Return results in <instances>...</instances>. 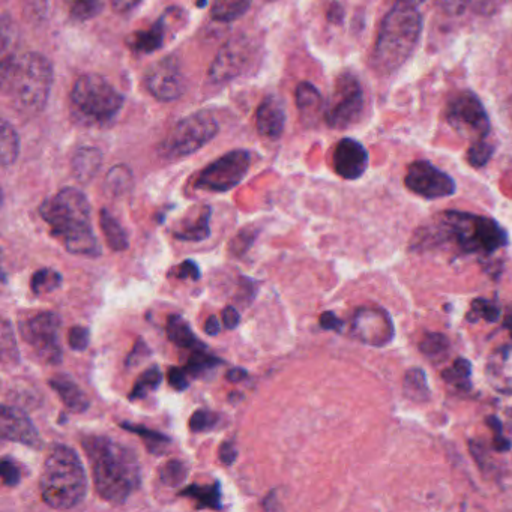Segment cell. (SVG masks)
Masks as SVG:
<instances>
[{
    "label": "cell",
    "instance_id": "obj_1",
    "mask_svg": "<svg viewBox=\"0 0 512 512\" xmlns=\"http://www.w3.org/2000/svg\"><path fill=\"white\" fill-rule=\"evenodd\" d=\"M101 499L113 505L127 502L142 482L136 452L110 437L88 436L82 440Z\"/></svg>",
    "mask_w": 512,
    "mask_h": 512
},
{
    "label": "cell",
    "instance_id": "obj_2",
    "mask_svg": "<svg viewBox=\"0 0 512 512\" xmlns=\"http://www.w3.org/2000/svg\"><path fill=\"white\" fill-rule=\"evenodd\" d=\"M53 79L52 62L41 53L29 52L2 58V91L8 104L22 118H35L44 112Z\"/></svg>",
    "mask_w": 512,
    "mask_h": 512
},
{
    "label": "cell",
    "instance_id": "obj_3",
    "mask_svg": "<svg viewBox=\"0 0 512 512\" xmlns=\"http://www.w3.org/2000/svg\"><path fill=\"white\" fill-rule=\"evenodd\" d=\"M40 215L68 253L101 256L100 244L92 229L91 203L83 191L73 187L62 188L55 196L41 203Z\"/></svg>",
    "mask_w": 512,
    "mask_h": 512
},
{
    "label": "cell",
    "instance_id": "obj_4",
    "mask_svg": "<svg viewBox=\"0 0 512 512\" xmlns=\"http://www.w3.org/2000/svg\"><path fill=\"white\" fill-rule=\"evenodd\" d=\"M421 13L415 5L397 0L380 22L370 55V67L377 76L397 73L415 53L421 40Z\"/></svg>",
    "mask_w": 512,
    "mask_h": 512
},
{
    "label": "cell",
    "instance_id": "obj_5",
    "mask_svg": "<svg viewBox=\"0 0 512 512\" xmlns=\"http://www.w3.org/2000/svg\"><path fill=\"white\" fill-rule=\"evenodd\" d=\"M430 239L451 244L461 254L482 256H491L509 244L508 233L496 220L460 211L442 212Z\"/></svg>",
    "mask_w": 512,
    "mask_h": 512
},
{
    "label": "cell",
    "instance_id": "obj_6",
    "mask_svg": "<svg viewBox=\"0 0 512 512\" xmlns=\"http://www.w3.org/2000/svg\"><path fill=\"white\" fill-rule=\"evenodd\" d=\"M41 497L53 509H71L88 493V478L79 455L70 446L55 445L44 461Z\"/></svg>",
    "mask_w": 512,
    "mask_h": 512
},
{
    "label": "cell",
    "instance_id": "obj_7",
    "mask_svg": "<svg viewBox=\"0 0 512 512\" xmlns=\"http://www.w3.org/2000/svg\"><path fill=\"white\" fill-rule=\"evenodd\" d=\"M74 113L88 124L103 125L113 121L124 107V95L100 74H83L71 89Z\"/></svg>",
    "mask_w": 512,
    "mask_h": 512
},
{
    "label": "cell",
    "instance_id": "obj_8",
    "mask_svg": "<svg viewBox=\"0 0 512 512\" xmlns=\"http://www.w3.org/2000/svg\"><path fill=\"white\" fill-rule=\"evenodd\" d=\"M218 131H220V124L211 112L200 110V112L191 113L167 133L158 146V154L164 160H184L205 148L218 136Z\"/></svg>",
    "mask_w": 512,
    "mask_h": 512
},
{
    "label": "cell",
    "instance_id": "obj_9",
    "mask_svg": "<svg viewBox=\"0 0 512 512\" xmlns=\"http://www.w3.org/2000/svg\"><path fill=\"white\" fill-rule=\"evenodd\" d=\"M445 118L449 127L470 143L490 136L491 122L487 109L473 92L461 91L452 95L446 104Z\"/></svg>",
    "mask_w": 512,
    "mask_h": 512
},
{
    "label": "cell",
    "instance_id": "obj_10",
    "mask_svg": "<svg viewBox=\"0 0 512 512\" xmlns=\"http://www.w3.org/2000/svg\"><path fill=\"white\" fill-rule=\"evenodd\" d=\"M364 91L356 76L343 73L335 80L331 100L325 106V121L334 130H347L364 113Z\"/></svg>",
    "mask_w": 512,
    "mask_h": 512
},
{
    "label": "cell",
    "instance_id": "obj_11",
    "mask_svg": "<svg viewBox=\"0 0 512 512\" xmlns=\"http://www.w3.org/2000/svg\"><path fill=\"white\" fill-rule=\"evenodd\" d=\"M59 331L61 317L50 311H43L20 322L23 340L34 350L35 356L47 365H59L62 362Z\"/></svg>",
    "mask_w": 512,
    "mask_h": 512
},
{
    "label": "cell",
    "instance_id": "obj_12",
    "mask_svg": "<svg viewBox=\"0 0 512 512\" xmlns=\"http://www.w3.org/2000/svg\"><path fill=\"white\" fill-rule=\"evenodd\" d=\"M250 166V152L245 149L227 152L199 173L194 181V188L208 193H227L241 184Z\"/></svg>",
    "mask_w": 512,
    "mask_h": 512
},
{
    "label": "cell",
    "instance_id": "obj_13",
    "mask_svg": "<svg viewBox=\"0 0 512 512\" xmlns=\"http://www.w3.org/2000/svg\"><path fill=\"white\" fill-rule=\"evenodd\" d=\"M259 52L256 41L248 35H236L226 41L218 50L211 68L209 80L215 85H224L241 77L245 71L253 67L256 55Z\"/></svg>",
    "mask_w": 512,
    "mask_h": 512
},
{
    "label": "cell",
    "instance_id": "obj_14",
    "mask_svg": "<svg viewBox=\"0 0 512 512\" xmlns=\"http://www.w3.org/2000/svg\"><path fill=\"white\" fill-rule=\"evenodd\" d=\"M404 185L422 199L436 200L454 196L457 191L454 179L430 161L419 160L407 167Z\"/></svg>",
    "mask_w": 512,
    "mask_h": 512
},
{
    "label": "cell",
    "instance_id": "obj_15",
    "mask_svg": "<svg viewBox=\"0 0 512 512\" xmlns=\"http://www.w3.org/2000/svg\"><path fill=\"white\" fill-rule=\"evenodd\" d=\"M145 88L155 100L163 103L179 100L187 91V77L181 61L170 55L152 65L145 76Z\"/></svg>",
    "mask_w": 512,
    "mask_h": 512
},
{
    "label": "cell",
    "instance_id": "obj_16",
    "mask_svg": "<svg viewBox=\"0 0 512 512\" xmlns=\"http://www.w3.org/2000/svg\"><path fill=\"white\" fill-rule=\"evenodd\" d=\"M352 337L368 346L383 347L394 340L395 328L391 316L380 307H361L350 322Z\"/></svg>",
    "mask_w": 512,
    "mask_h": 512
},
{
    "label": "cell",
    "instance_id": "obj_17",
    "mask_svg": "<svg viewBox=\"0 0 512 512\" xmlns=\"http://www.w3.org/2000/svg\"><path fill=\"white\" fill-rule=\"evenodd\" d=\"M0 437L22 443L32 449H43L44 440L32 419L19 407L4 404L0 410Z\"/></svg>",
    "mask_w": 512,
    "mask_h": 512
},
{
    "label": "cell",
    "instance_id": "obj_18",
    "mask_svg": "<svg viewBox=\"0 0 512 512\" xmlns=\"http://www.w3.org/2000/svg\"><path fill=\"white\" fill-rule=\"evenodd\" d=\"M332 169L346 181H356L368 169V152L358 140L341 139L332 151Z\"/></svg>",
    "mask_w": 512,
    "mask_h": 512
},
{
    "label": "cell",
    "instance_id": "obj_19",
    "mask_svg": "<svg viewBox=\"0 0 512 512\" xmlns=\"http://www.w3.org/2000/svg\"><path fill=\"white\" fill-rule=\"evenodd\" d=\"M485 377L494 391L512 395V344L497 347L488 356Z\"/></svg>",
    "mask_w": 512,
    "mask_h": 512
},
{
    "label": "cell",
    "instance_id": "obj_20",
    "mask_svg": "<svg viewBox=\"0 0 512 512\" xmlns=\"http://www.w3.org/2000/svg\"><path fill=\"white\" fill-rule=\"evenodd\" d=\"M256 128L260 136L269 140L280 139L286 128V110L280 98L268 95L256 112Z\"/></svg>",
    "mask_w": 512,
    "mask_h": 512
},
{
    "label": "cell",
    "instance_id": "obj_21",
    "mask_svg": "<svg viewBox=\"0 0 512 512\" xmlns=\"http://www.w3.org/2000/svg\"><path fill=\"white\" fill-rule=\"evenodd\" d=\"M173 13H175V8L167 10L151 28L131 34L127 41L131 52L137 53V55H151L155 50H160L166 41L167 29H169Z\"/></svg>",
    "mask_w": 512,
    "mask_h": 512
},
{
    "label": "cell",
    "instance_id": "obj_22",
    "mask_svg": "<svg viewBox=\"0 0 512 512\" xmlns=\"http://www.w3.org/2000/svg\"><path fill=\"white\" fill-rule=\"evenodd\" d=\"M49 383L70 412L85 413L89 409V398L73 377L68 374H55Z\"/></svg>",
    "mask_w": 512,
    "mask_h": 512
},
{
    "label": "cell",
    "instance_id": "obj_23",
    "mask_svg": "<svg viewBox=\"0 0 512 512\" xmlns=\"http://www.w3.org/2000/svg\"><path fill=\"white\" fill-rule=\"evenodd\" d=\"M103 166V154L100 149L92 146H83L74 152L71 167H73L74 178L82 184H88L100 172Z\"/></svg>",
    "mask_w": 512,
    "mask_h": 512
},
{
    "label": "cell",
    "instance_id": "obj_24",
    "mask_svg": "<svg viewBox=\"0 0 512 512\" xmlns=\"http://www.w3.org/2000/svg\"><path fill=\"white\" fill-rule=\"evenodd\" d=\"M167 338L182 349L200 350L206 349L205 344L194 335L193 329L181 316L169 317L167 320Z\"/></svg>",
    "mask_w": 512,
    "mask_h": 512
},
{
    "label": "cell",
    "instance_id": "obj_25",
    "mask_svg": "<svg viewBox=\"0 0 512 512\" xmlns=\"http://www.w3.org/2000/svg\"><path fill=\"white\" fill-rule=\"evenodd\" d=\"M296 106L304 119H316L323 110V100L316 86L308 82L299 83L296 88Z\"/></svg>",
    "mask_w": 512,
    "mask_h": 512
},
{
    "label": "cell",
    "instance_id": "obj_26",
    "mask_svg": "<svg viewBox=\"0 0 512 512\" xmlns=\"http://www.w3.org/2000/svg\"><path fill=\"white\" fill-rule=\"evenodd\" d=\"M100 227L103 235L106 236L107 244L113 251H125L130 247V239L127 232L118 220L110 214L107 209H101Z\"/></svg>",
    "mask_w": 512,
    "mask_h": 512
},
{
    "label": "cell",
    "instance_id": "obj_27",
    "mask_svg": "<svg viewBox=\"0 0 512 512\" xmlns=\"http://www.w3.org/2000/svg\"><path fill=\"white\" fill-rule=\"evenodd\" d=\"M253 0H214L211 5L212 20L218 23H232L241 19L251 8Z\"/></svg>",
    "mask_w": 512,
    "mask_h": 512
},
{
    "label": "cell",
    "instance_id": "obj_28",
    "mask_svg": "<svg viewBox=\"0 0 512 512\" xmlns=\"http://www.w3.org/2000/svg\"><path fill=\"white\" fill-rule=\"evenodd\" d=\"M181 496L191 497L199 502L200 508L221 509V488L220 482L212 485H190L182 490Z\"/></svg>",
    "mask_w": 512,
    "mask_h": 512
},
{
    "label": "cell",
    "instance_id": "obj_29",
    "mask_svg": "<svg viewBox=\"0 0 512 512\" xmlns=\"http://www.w3.org/2000/svg\"><path fill=\"white\" fill-rule=\"evenodd\" d=\"M470 377H472V364L464 358L455 359L451 367L442 371V379L460 392H467L472 389Z\"/></svg>",
    "mask_w": 512,
    "mask_h": 512
},
{
    "label": "cell",
    "instance_id": "obj_30",
    "mask_svg": "<svg viewBox=\"0 0 512 512\" xmlns=\"http://www.w3.org/2000/svg\"><path fill=\"white\" fill-rule=\"evenodd\" d=\"M209 221H211V208L206 206L193 223L185 224L182 230L175 232V238L185 242L205 241V239H208L209 235H211Z\"/></svg>",
    "mask_w": 512,
    "mask_h": 512
},
{
    "label": "cell",
    "instance_id": "obj_31",
    "mask_svg": "<svg viewBox=\"0 0 512 512\" xmlns=\"http://www.w3.org/2000/svg\"><path fill=\"white\" fill-rule=\"evenodd\" d=\"M0 158L2 166L8 167L16 163L20 154V139L16 128L10 124V121H2V131H0Z\"/></svg>",
    "mask_w": 512,
    "mask_h": 512
},
{
    "label": "cell",
    "instance_id": "obj_32",
    "mask_svg": "<svg viewBox=\"0 0 512 512\" xmlns=\"http://www.w3.org/2000/svg\"><path fill=\"white\" fill-rule=\"evenodd\" d=\"M404 395L409 400L422 403L430 397V389H428L427 376L421 368H412L407 371L403 380Z\"/></svg>",
    "mask_w": 512,
    "mask_h": 512
},
{
    "label": "cell",
    "instance_id": "obj_33",
    "mask_svg": "<svg viewBox=\"0 0 512 512\" xmlns=\"http://www.w3.org/2000/svg\"><path fill=\"white\" fill-rule=\"evenodd\" d=\"M122 428L124 430L130 431V433L137 434V436L142 437L143 442L148 446L149 451L152 454H161L164 446L169 445L170 437H167L166 434L158 433V431L151 430V428L143 427V425L131 424V422H121Z\"/></svg>",
    "mask_w": 512,
    "mask_h": 512
},
{
    "label": "cell",
    "instance_id": "obj_34",
    "mask_svg": "<svg viewBox=\"0 0 512 512\" xmlns=\"http://www.w3.org/2000/svg\"><path fill=\"white\" fill-rule=\"evenodd\" d=\"M68 14L74 22H88L103 11V0H65Z\"/></svg>",
    "mask_w": 512,
    "mask_h": 512
},
{
    "label": "cell",
    "instance_id": "obj_35",
    "mask_svg": "<svg viewBox=\"0 0 512 512\" xmlns=\"http://www.w3.org/2000/svg\"><path fill=\"white\" fill-rule=\"evenodd\" d=\"M161 380H163V374H161L160 368L154 365V367L146 370L145 373L137 379L136 385L131 389V394L128 395V400H143L146 395L160 388Z\"/></svg>",
    "mask_w": 512,
    "mask_h": 512
},
{
    "label": "cell",
    "instance_id": "obj_36",
    "mask_svg": "<svg viewBox=\"0 0 512 512\" xmlns=\"http://www.w3.org/2000/svg\"><path fill=\"white\" fill-rule=\"evenodd\" d=\"M62 284V275L55 269L44 268L32 275L31 289L34 295L43 296L55 292Z\"/></svg>",
    "mask_w": 512,
    "mask_h": 512
},
{
    "label": "cell",
    "instance_id": "obj_37",
    "mask_svg": "<svg viewBox=\"0 0 512 512\" xmlns=\"http://www.w3.org/2000/svg\"><path fill=\"white\" fill-rule=\"evenodd\" d=\"M206 349L193 350V355L188 359L187 367L185 370L194 377H203L206 374L211 373L212 370L221 364L220 359L215 356L208 355L205 352Z\"/></svg>",
    "mask_w": 512,
    "mask_h": 512
},
{
    "label": "cell",
    "instance_id": "obj_38",
    "mask_svg": "<svg viewBox=\"0 0 512 512\" xmlns=\"http://www.w3.org/2000/svg\"><path fill=\"white\" fill-rule=\"evenodd\" d=\"M419 350L430 359H443L448 355L449 341L445 335L427 332L419 343Z\"/></svg>",
    "mask_w": 512,
    "mask_h": 512
},
{
    "label": "cell",
    "instance_id": "obj_39",
    "mask_svg": "<svg viewBox=\"0 0 512 512\" xmlns=\"http://www.w3.org/2000/svg\"><path fill=\"white\" fill-rule=\"evenodd\" d=\"M500 316V308L496 302L488 301V299L478 298L470 305L469 313L466 319L469 322H478L479 319L485 320L488 323L497 322Z\"/></svg>",
    "mask_w": 512,
    "mask_h": 512
},
{
    "label": "cell",
    "instance_id": "obj_40",
    "mask_svg": "<svg viewBox=\"0 0 512 512\" xmlns=\"http://www.w3.org/2000/svg\"><path fill=\"white\" fill-rule=\"evenodd\" d=\"M494 149L496 148L493 143L488 142V139L470 143L466 154L467 163L475 169H482L493 157Z\"/></svg>",
    "mask_w": 512,
    "mask_h": 512
},
{
    "label": "cell",
    "instance_id": "obj_41",
    "mask_svg": "<svg viewBox=\"0 0 512 512\" xmlns=\"http://www.w3.org/2000/svg\"><path fill=\"white\" fill-rule=\"evenodd\" d=\"M188 469L182 461L170 460L158 470L160 481L167 487H178L187 478Z\"/></svg>",
    "mask_w": 512,
    "mask_h": 512
},
{
    "label": "cell",
    "instance_id": "obj_42",
    "mask_svg": "<svg viewBox=\"0 0 512 512\" xmlns=\"http://www.w3.org/2000/svg\"><path fill=\"white\" fill-rule=\"evenodd\" d=\"M131 182H133V178H131L130 169L118 166L113 167L109 175H107L106 187L110 193L118 194L119 196V194H124L125 191L130 190Z\"/></svg>",
    "mask_w": 512,
    "mask_h": 512
},
{
    "label": "cell",
    "instance_id": "obj_43",
    "mask_svg": "<svg viewBox=\"0 0 512 512\" xmlns=\"http://www.w3.org/2000/svg\"><path fill=\"white\" fill-rule=\"evenodd\" d=\"M217 422V413L205 409L196 410L190 419V430L193 433H205V431L217 427Z\"/></svg>",
    "mask_w": 512,
    "mask_h": 512
},
{
    "label": "cell",
    "instance_id": "obj_44",
    "mask_svg": "<svg viewBox=\"0 0 512 512\" xmlns=\"http://www.w3.org/2000/svg\"><path fill=\"white\" fill-rule=\"evenodd\" d=\"M2 356L5 361H17L19 359V349H17L16 338H14L13 328H11L10 322L4 320L2 325Z\"/></svg>",
    "mask_w": 512,
    "mask_h": 512
},
{
    "label": "cell",
    "instance_id": "obj_45",
    "mask_svg": "<svg viewBox=\"0 0 512 512\" xmlns=\"http://www.w3.org/2000/svg\"><path fill=\"white\" fill-rule=\"evenodd\" d=\"M0 473H2V482L7 487H17L20 481H22L20 467L11 458H4L2 460V463H0Z\"/></svg>",
    "mask_w": 512,
    "mask_h": 512
},
{
    "label": "cell",
    "instance_id": "obj_46",
    "mask_svg": "<svg viewBox=\"0 0 512 512\" xmlns=\"http://www.w3.org/2000/svg\"><path fill=\"white\" fill-rule=\"evenodd\" d=\"M89 341H91V332L85 326H74L68 332V344L76 352L88 349Z\"/></svg>",
    "mask_w": 512,
    "mask_h": 512
},
{
    "label": "cell",
    "instance_id": "obj_47",
    "mask_svg": "<svg viewBox=\"0 0 512 512\" xmlns=\"http://www.w3.org/2000/svg\"><path fill=\"white\" fill-rule=\"evenodd\" d=\"M485 422H487L488 427H490L491 431L494 433V448H496V451H509L512 445L511 442L506 439L505 434H503L502 424H500L499 419L494 418V416H488Z\"/></svg>",
    "mask_w": 512,
    "mask_h": 512
},
{
    "label": "cell",
    "instance_id": "obj_48",
    "mask_svg": "<svg viewBox=\"0 0 512 512\" xmlns=\"http://www.w3.org/2000/svg\"><path fill=\"white\" fill-rule=\"evenodd\" d=\"M172 275H175L179 280H199L202 277L200 274L199 265L194 260L188 259L182 262L178 268L173 269Z\"/></svg>",
    "mask_w": 512,
    "mask_h": 512
},
{
    "label": "cell",
    "instance_id": "obj_49",
    "mask_svg": "<svg viewBox=\"0 0 512 512\" xmlns=\"http://www.w3.org/2000/svg\"><path fill=\"white\" fill-rule=\"evenodd\" d=\"M188 371L184 370V368L172 367L167 373V377H169L170 386H172L175 391H185V389L190 388V379H188Z\"/></svg>",
    "mask_w": 512,
    "mask_h": 512
},
{
    "label": "cell",
    "instance_id": "obj_50",
    "mask_svg": "<svg viewBox=\"0 0 512 512\" xmlns=\"http://www.w3.org/2000/svg\"><path fill=\"white\" fill-rule=\"evenodd\" d=\"M440 10L445 11L446 14L451 16H460L467 10L473 0H436Z\"/></svg>",
    "mask_w": 512,
    "mask_h": 512
},
{
    "label": "cell",
    "instance_id": "obj_51",
    "mask_svg": "<svg viewBox=\"0 0 512 512\" xmlns=\"http://www.w3.org/2000/svg\"><path fill=\"white\" fill-rule=\"evenodd\" d=\"M320 326L326 331L340 332L343 328V320L338 319L337 314L332 311H325L319 319Z\"/></svg>",
    "mask_w": 512,
    "mask_h": 512
},
{
    "label": "cell",
    "instance_id": "obj_52",
    "mask_svg": "<svg viewBox=\"0 0 512 512\" xmlns=\"http://www.w3.org/2000/svg\"><path fill=\"white\" fill-rule=\"evenodd\" d=\"M149 353H151V350H149L148 344L143 343L142 340L137 341L136 347H134L133 352H131L130 356H128V367H131V365L140 364V362H142L143 359L149 355Z\"/></svg>",
    "mask_w": 512,
    "mask_h": 512
},
{
    "label": "cell",
    "instance_id": "obj_53",
    "mask_svg": "<svg viewBox=\"0 0 512 512\" xmlns=\"http://www.w3.org/2000/svg\"><path fill=\"white\" fill-rule=\"evenodd\" d=\"M236 458H238V448H236L235 443L224 442L220 446V460L230 466V464L235 463Z\"/></svg>",
    "mask_w": 512,
    "mask_h": 512
},
{
    "label": "cell",
    "instance_id": "obj_54",
    "mask_svg": "<svg viewBox=\"0 0 512 512\" xmlns=\"http://www.w3.org/2000/svg\"><path fill=\"white\" fill-rule=\"evenodd\" d=\"M223 323L227 329H236L238 328L239 323H241V314L238 313V310H236V308H224Z\"/></svg>",
    "mask_w": 512,
    "mask_h": 512
},
{
    "label": "cell",
    "instance_id": "obj_55",
    "mask_svg": "<svg viewBox=\"0 0 512 512\" xmlns=\"http://www.w3.org/2000/svg\"><path fill=\"white\" fill-rule=\"evenodd\" d=\"M112 2V10L116 14H127L128 11L136 8L142 0H110Z\"/></svg>",
    "mask_w": 512,
    "mask_h": 512
},
{
    "label": "cell",
    "instance_id": "obj_56",
    "mask_svg": "<svg viewBox=\"0 0 512 512\" xmlns=\"http://www.w3.org/2000/svg\"><path fill=\"white\" fill-rule=\"evenodd\" d=\"M227 380H230V382L236 383V382H242V380L247 379L248 377V371L244 370V368H232V370L227 373Z\"/></svg>",
    "mask_w": 512,
    "mask_h": 512
},
{
    "label": "cell",
    "instance_id": "obj_57",
    "mask_svg": "<svg viewBox=\"0 0 512 512\" xmlns=\"http://www.w3.org/2000/svg\"><path fill=\"white\" fill-rule=\"evenodd\" d=\"M205 332L206 334L211 335V337L218 335V332H220V320L215 316L209 317V319L206 320Z\"/></svg>",
    "mask_w": 512,
    "mask_h": 512
},
{
    "label": "cell",
    "instance_id": "obj_58",
    "mask_svg": "<svg viewBox=\"0 0 512 512\" xmlns=\"http://www.w3.org/2000/svg\"><path fill=\"white\" fill-rule=\"evenodd\" d=\"M400 2H406V4L415 5V7H418V5H421L422 2H425V0H400Z\"/></svg>",
    "mask_w": 512,
    "mask_h": 512
}]
</instances>
